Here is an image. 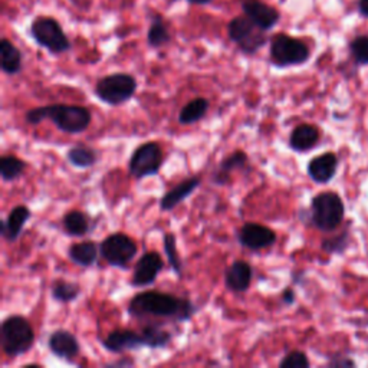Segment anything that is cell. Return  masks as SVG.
Wrapping results in <instances>:
<instances>
[{"label":"cell","instance_id":"obj_19","mask_svg":"<svg viewBox=\"0 0 368 368\" xmlns=\"http://www.w3.org/2000/svg\"><path fill=\"white\" fill-rule=\"evenodd\" d=\"M201 184L200 176H193L190 179H186L180 182L177 186H174L172 190H169L160 200V210L162 212H170V210L176 208L180 203H183L186 199L191 196V193L199 189Z\"/></svg>","mask_w":368,"mask_h":368},{"label":"cell","instance_id":"obj_16","mask_svg":"<svg viewBox=\"0 0 368 368\" xmlns=\"http://www.w3.org/2000/svg\"><path fill=\"white\" fill-rule=\"evenodd\" d=\"M338 169V157L334 152H324L321 155L313 157L308 163L306 172L312 182L318 184L330 183Z\"/></svg>","mask_w":368,"mask_h":368},{"label":"cell","instance_id":"obj_20","mask_svg":"<svg viewBox=\"0 0 368 368\" xmlns=\"http://www.w3.org/2000/svg\"><path fill=\"white\" fill-rule=\"evenodd\" d=\"M320 130L312 124L296 126L289 135V147L295 152H306L318 144Z\"/></svg>","mask_w":368,"mask_h":368},{"label":"cell","instance_id":"obj_29","mask_svg":"<svg viewBox=\"0 0 368 368\" xmlns=\"http://www.w3.org/2000/svg\"><path fill=\"white\" fill-rule=\"evenodd\" d=\"M26 163L16 155L8 154L0 157V177L5 183H11L22 177Z\"/></svg>","mask_w":368,"mask_h":368},{"label":"cell","instance_id":"obj_40","mask_svg":"<svg viewBox=\"0 0 368 368\" xmlns=\"http://www.w3.org/2000/svg\"><path fill=\"white\" fill-rule=\"evenodd\" d=\"M189 4H191V5H199V6H204V5H208V4H212L213 0H187Z\"/></svg>","mask_w":368,"mask_h":368},{"label":"cell","instance_id":"obj_10","mask_svg":"<svg viewBox=\"0 0 368 368\" xmlns=\"http://www.w3.org/2000/svg\"><path fill=\"white\" fill-rule=\"evenodd\" d=\"M138 253V246L126 233H113L99 243V255L110 267L127 269Z\"/></svg>","mask_w":368,"mask_h":368},{"label":"cell","instance_id":"obj_35","mask_svg":"<svg viewBox=\"0 0 368 368\" xmlns=\"http://www.w3.org/2000/svg\"><path fill=\"white\" fill-rule=\"evenodd\" d=\"M328 365L334 367V368H342V367H355V362L351 358H348V357L335 355V357L331 358Z\"/></svg>","mask_w":368,"mask_h":368},{"label":"cell","instance_id":"obj_39","mask_svg":"<svg viewBox=\"0 0 368 368\" xmlns=\"http://www.w3.org/2000/svg\"><path fill=\"white\" fill-rule=\"evenodd\" d=\"M358 9H359L361 15L368 18V0H359V2H358Z\"/></svg>","mask_w":368,"mask_h":368},{"label":"cell","instance_id":"obj_34","mask_svg":"<svg viewBox=\"0 0 368 368\" xmlns=\"http://www.w3.org/2000/svg\"><path fill=\"white\" fill-rule=\"evenodd\" d=\"M348 232H342L341 235L335 236V238H331V239H325L321 245L323 250L325 253H330V255H334V253H342L347 247H348Z\"/></svg>","mask_w":368,"mask_h":368},{"label":"cell","instance_id":"obj_2","mask_svg":"<svg viewBox=\"0 0 368 368\" xmlns=\"http://www.w3.org/2000/svg\"><path fill=\"white\" fill-rule=\"evenodd\" d=\"M49 120L54 126L67 134H81L88 130L92 121V114L81 105L52 104L43 107H35L26 111L25 121L30 126H38Z\"/></svg>","mask_w":368,"mask_h":368},{"label":"cell","instance_id":"obj_26","mask_svg":"<svg viewBox=\"0 0 368 368\" xmlns=\"http://www.w3.org/2000/svg\"><path fill=\"white\" fill-rule=\"evenodd\" d=\"M208 108H210L208 99H206L203 96L194 98V99L189 101L184 107H182V110L179 113V123L182 126L196 124L206 117Z\"/></svg>","mask_w":368,"mask_h":368},{"label":"cell","instance_id":"obj_32","mask_svg":"<svg viewBox=\"0 0 368 368\" xmlns=\"http://www.w3.org/2000/svg\"><path fill=\"white\" fill-rule=\"evenodd\" d=\"M350 49L354 61L358 65H368V35H361L352 39Z\"/></svg>","mask_w":368,"mask_h":368},{"label":"cell","instance_id":"obj_18","mask_svg":"<svg viewBox=\"0 0 368 368\" xmlns=\"http://www.w3.org/2000/svg\"><path fill=\"white\" fill-rule=\"evenodd\" d=\"M253 278V269L246 260H235L232 265L228 267L225 272V285L229 291L242 294L250 288Z\"/></svg>","mask_w":368,"mask_h":368},{"label":"cell","instance_id":"obj_22","mask_svg":"<svg viewBox=\"0 0 368 368\" xmlns=\"http://www.w3.org/2000/svg\"><path fill=\"white\" fill-rule=\"evenodd\" d=\"M0 68L6 75H16L22 71V52L8 38L0 40Z\"/></svg>","mask_w":368,"mask_h":368},{"label":"cell","instance_id":"obj_14","mask_svg":"<svg viewBox=\"0 0 368 368\" xmlns=\"http://www.w3.org/2000/svg\"><path fill=\"white\" fill-rule=\"evenodd\" d=\"M242 9L253 23L267 32L275 28L281 18L278 9L262 2V0H242Z\"/></svg>","mask_w":368,"mask_h":368},{"label":"cell","instance_id":"obj_3","mask_svg":"<svg viewBox=\"0 0 368 368\" xmlns=\"http://www.w3.org/2000/svg\"><path fill=\"white\" fill-rule=\"evenodd\" d=\"M0 344L9 358L29 352L35 344V331L22 315H9L0 325Z\"/></svg>","mask_w":368,"mask_h":368},{"label":"cell","instance_id":"obj_24","mask_svg":"<svg viewBox=\"0 0 368 368\" xmlns=\"http://www.w3.org/2000/svg\"><path fill=\"white\" fill-rule=\"evenodd\" d=\"M64 232L71 238H82L92 230L91 219L81 210H71L62 218Z\"/></svg>","mask_w":368,"mask_h":368},{"label":"cell","instance_id":"obj_21","mask_svg":"<svg viewBox=\"0 0 368 368\" xmlns=\"http://www.w3.org/2000/svg\"><path fill=\"white\" fill-rule=\"evenodd\" d=\"M98 253H99V246L94 240L72 243L68 247L69 260L81 268H91L98 259Z\"/></svg>","mask_w":368,"mask_h":368},{"label":"cell","instance_id":"obj_7","mask_svg":"<svg viewBox=\"0 0 368 368\" xmlns=\"http://www.w3.org/2000/svg\"><path fill=\"white\" fill-rule=\"evenodd\" d=\"M228 35L245 55H255L268 42L267 30L260 29L246 15L236 16L229 22Z\"/></svg>","mask_w":368,"mask_h":368},{"label":"cell","instance_id":"obj_5","mask_svg":"<svg viewBox=\"0 0 368 368\" xmlns=\"http://www.w3.org/2000/svg\"><path fill=\"white\" fill-rule=\"evenodd\" d=\"M137 87V79L133 75L116 72L98 79L94 94L101 102L110 105V107H121L134 96Z\"/></svg>","mask_w":368,"mask_h":368},{"label":"cell","instance_id":"obj_4","mask_svg":"<svg viewBox=\"0 0 368 368\" xmlns=\"http://www.w3.org/2000/svg\"><path fill=\"white\" fill-rule=\"evenodd\" d=\"M345 206L335 191H324L311 200L309 223L321 232L335 230L344 221Z\"/></svg>","mask_w":368,"mask_h":368},{"label":"cell","instance_id":"obj_6","mask_svg":"<svg viewBox=\"0 0 368 368\" xmlns=\"http://www.w3.org/2000/svg\"><path fill=\"white\" fill-rule=\"evenodd\" d=\"M311 50L305 42L298 38L278 33L271 39L269 58L271 64L279 69L298 67L308 62Z\"/></svg>","mask_w":368,"mask_h":368},{"label":"cell","instance_id":"obj_9","mask_svg":"<svg viewBox=\"0 0 368 368\" xmlns=\"http://www.w3.org/2000/svg\"><path fill=\"white\" fill-rule=\"evenodd\" d=\"M163 163L165 152L162 147L154 141L144 143L138 145L131 154V159L128 162V173L134 179L143 180L159 174Z\"/></svg>","mask_w":368,"mask_h":368},{"label":"cell","instance_id":"obj_1","mask_svg":"<svg viewBox=\"0 0 368 368\" xmlns=\"http://www.w3.org/2000/svg\"><path fill=\"white\" fill-rule=\"evenodd\" d=\"M127 312L130 317L138 320L159 318L180 324L193 318V315L197 312V306L190 299L180 298L173 294L144 291L138 292L130 299Z\"/></svg>","mask_w":368,"mask_h":368},{"label":"cell","instance_id":"obj_25","mask_svg":"<svg viewBox=\"0 0 368 368\" xmlns=\"http://www.w3.org/2000/svg\"><path fill=\"white\" fill-rule=\"evenodd\" d=\"M67 160L75 169H91L98 163V151L85 144H77L68 150Z\"/></svg>","mask_w":368,"mask_h":368},{"label":"cell","instance_id":"obj_36","mask_svg":"<svg viewBox=\"0 0 368 368\" xmlns=\"http://www.w3.org/2000/svg\"><path fill=\"white\" fill-rule=\"evenodd\" d=\"M230 182H232L230 174L223 173V172H219L218 169H216V170L213 172V174H212V183H213L215 186H228Z\"/></svg>","mask_w":368,"mask_h":368},{"label":"cell","instance_id":"obj_30","mask_svg":"<svg viewBox=\"0 0 368 368\" xmlns=\"http://www.w3.org/2000/svg\"><path fill=\"white\" fill-rule=\"evenodd\" d=\"M163 246H165V253H166L167 260H169V265L176 272V275L179 278H182V275H183V262H182V257L179 255L176 235L172 233V232L165 233V236H163Z\"/></svg>","mask_w":368,"mask_h":368},{"label":"cell","instance_id":"obj_15","mask_svg":"<svg viewBox=\"0 0 368 368\" xmlns=\"http://www.w3.org/2000/svg\"><path fill=\"white\" fill-rule=\"evenodd\" d=\"M48 348L60 359L74 361L79 351L78 338L68 330H55L48 338Z\"/></svg>","mask_w":368,"mask_h":368},{"label":"cell","instance_id":"obj_38","mask_svg":"<svg viewBox=\"0 0 368 368\" xmlns=\"http://www.w3.org/2000/svg\"><path fill=\"white\" fill-rule=\"evenodd\" d=\"M135 362H134V359L133 358H130V357H123V359H120V361H114V362H110V364H107V367H131V365H134Z\"/></svg>","mask_w":368,"mask_h":368},{"label":"cell","instance_id":"obj_33","mask_svg":"<svg viewBox=\"0 0 368 368\" xmlns=\"http://www.w3.org/2000/svg\"><path fill=\"white\" fill-rule=\"evenodd\" d=\"M279 368H308L311 365L308 357L302 351H291L281 361Z\"/></svg>","mask_w":368,"mask_h":368},{"label":"cell","instance_id":"obj_23","mask_svg":"<svg viewBox=\"0 0 368 368\" xmlns=\"http://www.w3.org/2000/svg\"><path fill=\"white\" fill-rule=\"evenodd\" d=\"M141 334L144 337L145 348H150V350L166 348L173 341V334L170 331L165 330L157 321L148 323L147 325H144L141 330Z\"/></svg>","mask_w":368,"mask_h":368},{"label":"cell","instance_id":"obj_31","mask_svg":"<svg viewBox=\"0 0 368 368\" xmlns=\"http://www.w3.org/2000/svg\"><path fill=\"white\" fill-rule=\"evenodd\" d=\"M247 162H249L247 154L243 150H236L232 154L225 157V159L221 162L218 170L232 174L236 170H243L247 166Z\"/></svg>","mask_w":368,"mask_h":368},{"label":"cell","instance_id":"obj_28","mask_svg":"<svg viewBox=\"0 0 368 368\" xmlns=\"http://www.w3.org/2000/svg\"><path fill=\"white\" fill-rule=\"evenodd\" d=\"M50 295L52 299L61 302V303H69L78 299L81 295V286L77 282H69L65 279H57L50 286Z\"/></svg>","mask_w":368,"mask_h":368},{"label":"cell","instance_id":"obj_27","mask_svg":"<svg viewBox=\"0 0 368 368\" xmlns=\"http://www.w3.org/2000/svg\"><path fill=\"white\" fill-rule=\"evenodd\" d=\"M170 40H172V33L163 19V16L154 15L151 18V23H150L148 33H147L148 46L157 49V48H162L167 43H170Z\"/></svg>","mask_w":368,"mask_h":368},{"label":"cell","instance_id":"obj_11","mask_svg":"<svg viewBox=\"0 0 368 368\" xmlns=\"http://www.w3.org/2000/svg\"><path fill=\"white\" fill-rule=\"evenodd\" d=\"M165 269V260L157 250H148L143 253L134 267L131 285L134 288L151 286L159 274Z\"/></svg>","mask_w":368,"mask_h":368},{"label":"cell","instance_id":"obj_8","mask_svg":"<svg viewBox=\"0 0 368 368\" xmlns=\"http://www.w3.org/2000/svg\"><path fill=\"white\" fill-rule=\"evenodd\" d=\"M30 35L35 42L49 50L50 54L60 55L71 49V42L64 32L61 23L54 18L40 16L30 25Z\"/></svg>","mask_w":368,"mask_h":368},{"label":"cell","instance_id":"obj_37","mask_svg":"<svg viewBox=\"0 0 368 368\" xmlns=\"http://www.w3.org/2000/svg\"><path fill=\"white\" fill-rule=\"evenodd\" d=\"M295 299H296V294L292 288H286L284 292H282V302L285 305H292L295 303Z\"/></svg>","mask_w":368,"mask_h":368},{"label":"cell","instance_id":"obj_17","mask_svg":"<svg viewBox=\"0 0 368 368\" xmlns=\"http://www.w3.org/2000/svg\"><path fill=\"white\" fill-rule=\"evenodd\" d=\"M30 216H32V212L26 204H18V206L12 207L6 219L2 221V229H0L2 238L9 243L16 242L19 239V236L22 235Z\"/></svg>","mask_w":368,"mask_h":368},{"label":"cell","instance_id":"obj_13","mask_svg":"<svg viewBox=\"0 0 368 368\" xmlns=\"http://www.w3.org/2000/svg\"><path fill=\"white\" fill-rule=\"evenodd\" d=\"M102 347L114 354H121L126 351H134L145 348L144 337L141 333H135L133 330L120 328L111 331L104 340H101Z\"/></svg>","mask_w":368,"mask_h":368},{"label":"cell","instance_id":"obj_12","mask_svg":"<svg viewBox=\"0 0 368 368\" xmlns=\"http://www.w3.org/2000/svg\"><path fill=\"white\" fill-rule=\"evenodd\" d=\"M277 239L278 236L271 228L260 223L249 222L238 230V242L243 247L253 252L264 250L274 246L277 243Z\"/></svg>","mask_w":368,"mask_h":368}]
</instances>
